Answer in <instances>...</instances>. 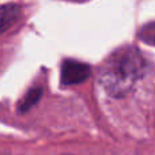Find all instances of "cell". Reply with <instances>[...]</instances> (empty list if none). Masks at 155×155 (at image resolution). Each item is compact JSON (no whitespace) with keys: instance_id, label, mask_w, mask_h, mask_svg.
<instances>
[{"instance_id":"cell-1","label":"cell","mask_w":155,"mask_h":155,"mask_svg":"<svg viewBox=\"0 0 155 155\" xmlns=\"http://www.w3.org/2000/svg\"><path fill=\"white\" fill-rule=\"evenodd\" d=\"M144 71V60L135 48L118 49L105 61L99 72L102 87L109 95L120 98L134 88Z\"/></svg>"},{"instance_id":"cell-5","label":"cell","mask_w":155,"mask_h":155,"mask_svg":"<svg viewBox=\"0 0 155 155\" xmlns=\"http://www.w3.org/2000/svg\"><path fill=\"white\" fill-rule=\"evenodd\" d=\"M70 2H84V0H70Z\"/></svg>"},{"instance_id":"cell-2","label":"cell","mask_w":155,"mask_h":155,"mask_svg":"<svg viewBox=\"0 0 155 155\" xmlns=\"http://www.w3.org/2000/svg\"><path fill=\"white\" fill-rule=\"evenodd\" d=\"M90 76V67L79 61L68 60L63 64L61 79L64 84H75V83L84 82Z\"/></svg>"},{"instance_id":"cell-3","label":"cell","mask_w":155,"mask_h":155,"mask_svg":"<svg viewBox=\"0 0 155 155\" xmlns=\"http://www.w3.org/2000/svg\"><path fill=\"white\" fill-rule=\"evenodd\" d=\"M21 15V8L15 4H5L0 7V34L8 30Z\"/></svg>"},{"instance_id":"cell-4","label":"cell","mask_w":155,"mask_h":155,"mask_svg":"<svg viewBox=\"0 0 155 155\" xmlns=\"http://www.w3.org/2000/svg\"><path fill=\"white\" fill-rule=\"evenodd\" d=\"M40 97H41V90L40 88H33V90H30L29 94H27V95L23 98V101L21 102V110L22 112L29 110L30 107H31L33 105L38 101V99H40Z\"/></svg>"},{"instance_id":"cell-6","label":"cell","mask_w":155,"mask_h":155,"mask_svg":"<svg viewBox=\"0 0 155 155\" xmlns=\"http://www.w3.org/2000/svg\"><path fill=\"white\" fill-rule=\"evenodd\" d=\"M65 155H68V154H65Z\"/></svg>"}]
</instances>
